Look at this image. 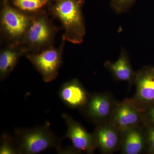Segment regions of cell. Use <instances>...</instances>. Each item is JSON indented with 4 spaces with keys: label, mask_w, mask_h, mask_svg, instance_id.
<instances>
[{
    "label": "cell",
    "mask_w": 154,
    "mask_h": 154,
    "mask_svg": "<svg viewBox=\"0 0 154 154\" xmlns=\"http://www.w3.org/2000/svg\"><path fill=\"white\" fill-rule=\"evenodd\" d=\"M85 0H51L47 11L53 18L59 20L66 40L74 44L82 43L86 34L83 14Z\"/></svg>",
    "instance_id": "obj_1"
},
{
    "label": "cell",
    "mask_w": 154,
    "mask_h": 154,
    "mask_svg": "<svg viewBox=\"0 0 154 154\" xmlns=\"http://www.w3.org/2000/svg\"><path fill=\"white\" fill-rule=\"evenodd\" d=\"M51 17L47 10L32 15L28 30L19 45L24 55L54 46L59 29L54 24Z\"/></svg>",
    "instance_id": "obj_2"
},
{
    "label": "cell",
    "mask_w": 154,
    "mask_h": 154,
    "mask_svg": "<svg viewBox=\"0 0 154 154\" xmlns=\"http://www.w3.org/2000/svg\"><path fill=\"white\" fill-rule=\"evenodd\" d=\"M15 133L19 154H38L50 149L62 151L61 140L51 130L48 123L30 129H17Z\"/></svg>",
    "instance_id": "obj_3"
},
{
    "label": "cell",
    "mask_w": 154,
    "mask_h": 154,
    "mask_svg": "<svg viewBox=\"0 0 154 154\" xmlns=\"http://www.w3.org/2000/svg\"><path fill=\"white\" fill-rule=\"evenodd\" d=\"M0 27L3 41L7 45H19L28 30L33 15L25 14L1 0Z\"/></svg>",
    "instance_id": "obj_4"
},
{
    "label": "cell",
    "mask_w": 154,
    "mask_h": 154,
    "mask_svg": "<svg viewBox=\"0 0 154 154\" xmlns=\"http://www.w3.org/2000/svg\"><path fill=\"white\" fill-rule=\"evenodd\" d=\"M64 36L60 46H51L36 53L27 54L25 56L40 74L43 81L48 83L55 80L61 66L65 42Z\"/></svg>",
    "instance_id": "obj_5"
},
{
    "label": "cell",
    "mask_w": 154,
    "mask_h": 154,
    "mask_svg": "<svg viewBox=\"0 0 154 154\" xmlns=\"http://www.w3.org/2000/svg\"><path fill=\"white\" fill-rule=\"evenodd\" d=\"M119 102L109 92L90 94L88 102L80 110L88 120L96 125L109 123Z\"/></svg>",
    "instance_id": "obj_6"
},
{
    "label": "cell",
    "mask_w": 154,
    "mask_h": 154,
    "mask_svg": "<svg viewBox=\"0 0 154 154\" xmlns=\"http://www.w3.org/2000/svg\"><path fill=\"white\" fill-rule=\"evenodd\" d=\"M134 84L135 94L132 99L144 112L154 103V67H144L136 72Z\"/></svg>",
    "instance_id": "obj_7"
},
{
    "label": "cell",
    "mask_w": 154,
    "mask_h": 154,
    "mask_svg": "<svg viewBox=\"0 0 154 154\" xmlns=\"http://www.w3.org/2000/svg\"><path fill=\"white\" fill-rule=\"evenodd\" d=\"M143 113L132 99H126L119 102L109 123L123 133L133 128L141 125Z\"/></svg>",
    "instance_id": "obj_8"
},
{
    "label": "cell",
    "mask_w": 154,
    "mask_h": 154,
    "mask_svg": "<svg viewBox=\"0 0 154 154\" xmlns=\"http://www.w3.org/2000/svg\"><path fill=\"white\" fill-rule=\"evenodd\" d=\"M62 117L67 126L65 137L71 140L74 149L78 152L94 153L97 148L93 134L88 132L70 116L64 113Z\"/></svg>",
    "instance_id": "obj_9"
},
{
    "label": "cell",
    "mask_w": 154,
    "mask_h": 154,
    "mask_svg": "<svg viewBox=\"0 0 154 154\" xmlns=\"http://www.w3.org/2000/svg\"><path fill=\"white\" fill-rule=\"evenodd\" d=\"M93 135L96 148L101 153L113 154L120 149L123 133L110 123L97 125Z\"/></svg>",
    "instance_id": "obj_10"
},
{
    "label": "cell",
    "mask_w": 154,
    "mask_h": 154,
    "mask_svg": "<svg viewBox=\"0 0 154 154\" xmlns=\"http://www.w3.org/2000/svg\"><path fill=\"white\" fill-rule=\"evenodd\" d=\"M90 94L77 79L64 83L59 92L61 101L72 109H82L86 105Z\"/></svg>",
    "instance_id": "obj_11"
},
{
    "label": "cell",
    "mask_w": 154,
    "mask_h": 154,
    "mask_svg": "<svg viewBox=\"0 0 154 154\" xmlns=\"http://www.w3.org/2000/svg\"><path fill=\"white\" fill-rule=\"evenodd\" d=\"M104 66L116 81L126 82L129 85L134 84L136 72L131 66L128 52L124 48H122L117 60L114 62L106 61Z\"/></svg>",
    "instance_id": "obj_12"
},
{
    "label": "cell",
    "mask_w": 154,
    "mask_h": 154,
    "mask_svg": "<svg viewBox=\"0 0 154 154\" xmlns=\"http://www.w3.org/2000/svg\"><path fill=\"white\" fill-rule=\"evenodd\" d=\"M141 125L133 128L123 133L120 146L122 154H140L143 152L146 142Z\"/></svg>",
    "instance_id": "obj_13"
},
{
    "label": "cell",
    "mask_w": 154,
    "mask_h": 154,
    "mask_svg": "<svg viewBox=\"0 0 154 154\" xmlns=\"http://www.w3.org/2000/svg\"><path fill=\"white\" fill-rule=\"evenodd\" d=\"M24 55L19 45H7L0 53V80L5 79L12 72L19 62Z\"/></svg>",
    "instance_id": "obj_14"
},
{
    "label": "cell",
    "mask_w": 154,
    "mask_h": 154,
    "mask_svg": "<svg viewBox=\"0 0 154 154\" xmlns=\"http://www.w3.org/2000/svg\"><path fill=\"white\" fill-rule=\"evenodd\" d=\"M12 6L19 11L33 15L47 10L51 0H9Z\"/></svg>",
    "instance_id": "obj_15"
},
{
    "label": "cell",
    "mask_w": 154,
    "mask_h": 154,
    "mask_svg": "<svg viewBox=\"0 0 154 154\" xmlns=\"http://www.w3.org/2000/svg\"><path fill=\"white\" fill-rule=\"evenodd\" d=\"M0 154H19L15 139L12 138L11 136L6 133L2 135L1 138Z\"/></svg>",
    "instance_id": "obj_16"
},
{
    "label": "cell",
    "mask_w": 154,
    "mask_h": 154,
    "mask_svg": "<svg viewBox=\"0 0 154 154\" xmlns=\"http://www.w3.org/2000/svg\"><path fill=\"white\" fill-rule=\"evenodd\" d=\"M136 0H111L110 7L116 14L120 15L130 11Z\"/></svg>",
    "instance_id": "obj_17"
},
{
    "label": "cell",
    "mask_w": 154,
    "mask_h": 154,
    "mask_svg": "<svg viewBox=\"0 0 154 154\" xmlns=\"http://www.w3.org/2000/svg\"><path fill=\"white\" fill-rule=\"evenodd\" d=\"M149 109L145 110L143 113V123H151L154 125V106L149 107Z\"/></svg>",
    "instance_id": "obj_18"
},
{
    "label": "cell",
    "mask_w": 154,
    "mask_h": 154,
    "mask_svg": "<svg viewBox=\"0 0 154 154\" xmlns=\"http://www.w3.org/2000/svg\"><path fill=\"white\" fill-rule=\"evenodd\" d=\"M146 140L148 142L150 149L154 152V127L149 128L146 134Z\"/></svg>",
    "instance_id": "obj_19"
}]
</instances>
